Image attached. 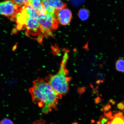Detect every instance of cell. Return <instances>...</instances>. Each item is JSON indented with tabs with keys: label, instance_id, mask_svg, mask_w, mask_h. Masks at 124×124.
<instances>
[{
	"label": "cell",
	"instance_id": "19",
	"mask_svg": "<svg viewBox=\"0 0 124 124\" xmlns=\"http://www.w3.org/2000/svg\"><path fill=\"white\" fill-rule=\"evenodd\" d=\"M108 103H109L108 104L111 103H112V104L113 105L116 104V102L115 101H114L112 99H110V100L108 101Z\"/></svg>",
	"mask_w": 124,
	"mask_h": 124
},
{
	"label": "cell",
	"instance_id": "4",
	"mask_svg": "<svg viewBox=\"0 0 124 124\" xmlns=\"http://www.w3.org/2000/svg\"><path fill=\"white\" fill-rule=\"evenodd\" d=\"M38 20L41 26L43 37H54L53 32L58 29V22L55 15L46 13L38 15Z\"/></svg>",
	"mask_w": 124,
	"mask_h": 124
},
{
	"label": "cell",
	"instance_id": "25",
	"mask_svg": "<svg viewBox=\"0 0 124 124\" xmlns=\"http://www.w3.org/2000/svg\"></svg>",
	"mask_w": 124,
	"mask_h": 124
},
{
	"label": "cell",
	"instance_id": "8",
	"mask_svg": "<svg viewBox=\"0 0 124 124\" xmlns=\"http://www.w3.org/2000/svg\"><path fill=\"white\" fill-rule=\"evenodd\" d=\"M49 4L55 10H60L66 8L67 5L62 0H47Z\"/></svg>",
	"mask_w": 124,
	"mask_h": 124
},
{
	"label": "cell",
	"instance_id": "20",
	"mask_svg": "<svg viewBox=\"0 0 124 124\" xmlns=\"http://www.w3.org/2000/svg\"><path fill=\"white\" fill-rule=\"evenodd\" d=\"M85 89L83 88H81L79 90L78 92L80 94H81L85 92Z\"/></svg>",
	"mask_w": 124,
	"mask_h": 124
},
{
	"label": "cell",
	"instance_id": "15",
	"mask_svg": "<svg viewBox=\"0 0 124 124\" xmlns=\"http://www.w3.org/2000/svg\"><path fill=\"white\" fill-rule=\"evenodd\" d=\"M0 124H14L12 121L8 118H4L0 122Z\"/></svg>",
	"mask_w": 124,
	"mask_h": 124
},
{
	"label": "cell",
	"instance_id": "13",
	"mask_svg": "<svg viewBox=\"0 0 124 124\" xmlns=\"http://www.w3.org/2000/svg\"><path fill=\"white\" fill-rule=\"evenodd\" d=\"M21 8L29 4L27 0H11Z\"/></svg>",
	"mask_w": 124,
	"mask_h": 124
},
{
	"label": "cell",
	"instance_id": "12",
	"mask_svg": "<svg viewBox=\"0 0 124 124\" xmlns=\"http://www.w3.org/2000/svg\"><path fill=\"white\" fill-rule=\"evenodd\" d=\"M116 70L119 72H124V60L122 59H119L116 63Z\"/></svg>",
	"mask_w": 124,
	"mask_h": 124
},
{
	"label": "cell",
	"instance_id": "16",
	"mask_svg": "<svg viewBox=\"0 0 124 124\" xmlns=\"http://www.w3.org/2000/svg\"><path fill=\"white\" fill-rule=\"evenodd\" d=\"M117 107L118 109L121 110H124V102H121L118 104Z\"/></svg>",
	"mask_w": 124,
	"mask_h": 124
},
{
	"label": "cell",
	"instance_id": "1",
	"mask_svg": "<svg viewBox=\"0 0 124 124\" xmlns=\"http://www.w3.org/2000/svg\"><path fill=\"white\" fill-rule=\"evenodd\" d=\"M29 89L32 101L37 104L44 113H47L57 108L59 99L62 96L54 90L47 80L37 78Z\"/></svg>",
	"mask_w": 124,
	"mask_h": 124
},
{
	"label": "cell",
	"instance_id": "18",
	"mask_svg": "<svg viewBox=\"0 0 124 124\" xmlns=\"http://www.w3.org/2000/svg\"><path fill=\"white\" fill-rule=\"evenodd\" d=\"M101 102V99L100 97H97L95 99L94 102L96 104H98L99 103Z\"/></svg>",
	"mask_w": 124,
	"mask_h": 124
},
{
	"label": "cell",
	"instance_id": "14",
	"mask_svg": "<svg viewBox=\"0 0 124 124\" xmlns=\"http://www.w3.org/2000/svg\"><path fill=\"white\" fill-rule=\"evenodd\" d=\"M109 118L106 116L103 115L101 116L99 118L101 124H107L109 120Z\"/></svg>",
	"mask_w": 124,
	"mask_h": 124
},
{
	"label": "cell",
	"instance_id": "7",
	"mask_svg": "<svg viewBox=\"0 0 124 124\" xmlns=\"http://www.w3.org/2000/svg\"><path fill=\"white\" fill-rule=\"evenodd\" d=\"M28 2L38 13V15L45 14L46 12L41 0H27Z\"/></svg>",
	"mask_w": 124,
	"mask_h": 124
},
{
	"label": "cell",
	"instance_id": "6",
	"mask_svg": "<svg viewBox=\"0 0 124 124\" xmlns=\"http://www.w3.org/2000/svg\"><path fill=\"white\" fill-rule=\"evenodd\" d=\"M55 15L58 23L64 26L69 25L72 18V12L69 9L66 8L55 10Z\"/></svg>",
	"mask_w": 124,
	"mask_h": 124
},
{
	"label": "cell",
	"instance_id": "17",
	"mask_svg": "<svg viewBox=\"0 0 124 124\" xmlns=\"http://www.w3.org/2000/svg\"><path fill=\"white\" fill-rule=\"evenodd\" d=\"M111 108V105L108 103L104 106L103 108V109L104 110V111H105V112H106V111H109V109H110Z\"/></svg>",
	"mask_w": 124,
	"mask_h": 124
},
{
	"label": "cell",
	"instance_id": "10",
	"mask_svg": "<svg viewBox=\"0 0 124 124\" xmlns=\"http://www.w3.org/2000/svg\"><path fill=\"white\" fill-rule=\"evenodd\" d=\"M42 3L46 13L53 15H55V10L49 4L47 0H41Z\"/></svg>",
	"mask_w": 124,
	"mask_h": 124
},
{
	"label": "cell",
	"instance_id": "2",
	"mask_svg": "<svg viewBox=\"0 0 124 124\" xmlns=\"http://www.w3.org/2000/svg\"><path fill=\"white\" fill-rule=\"evenodd\" d=\"M38 14L29 4L20 8L17 13L15 20L16 29L26 30V34L29 36L38 37L41 42L43 36L42 31L38 20Z\"/></svg>",
	"mask_w": 124,
	"mask_h": 124
},
{
	"label": "cell",
	"instance_id": "21",
	"mask_svg": "<svg viewBox=\"0 0 124 124\" xmlns=\"http://www.w3.org/2000/svg\"><path fill=\"white\" fill-rule=\"evenodd\" d=\"M98 93V91L96 89H94L92 91V94H94V95L96 94H97Z\"/></svg>",
	"mask_w": 124,
	"mask_h": 124
},
{
	"label": "cell",
	"instance_id": "5",
	"mask_svg": "<svg viewBox=\"0 0 124 124\" xmlns=\"http://www.w3.org/2000/svg\"><path fill=\"white\" fill-rule=\"evenodd\" d=\"M19 7L13 1L7 0L0 3V15L7 16L12 21L15 20Z\"/></svg>",
	"mask_w": 124,
	"mask_h": 124
},
{
	"label": "cell",
	"instance_id": "9",
	"mask_svg": "<svg viewBox=\"0 0 124 124\" xmlns=\"http://www.w3.org/2000/svg\"><path fill=\"white\" fill-rule=\"evenodd\" d=\"M110 124H124V117L123 114L120 112L116 113Z\"/></svg>",
	"mask_w": 124,
	"mask_h": 124
},
{
	"label": "cell",
	"instance_id": "11",
	"mask_svg": "<svg viewBox=\"0 0 124 124\" xmlns=\"http://www.w3.org/2000/svg\"><path fill=\"white\" fill-rule=\"evenodd\" d=\"M90 15L89 12L87 9L83 8L79 11L78 15L80 19L83 21H86L89 18Z\"/></svg>",
	"mask_w": 124,
	"mask_h": 124
},
{
	"label": "cell",
	"instance_id": "3",
	"mask_svg": "<svg viewBox=\"0 0 124 124\" xmlns=\"http://www.w3.org/2000/svg\"><path fill=\"white\" fill-rule=\"evenodd\" d=\"M69 58L68 52L66 51L63 56L58 72L54 75L50 74L45 78L54 90L61 96L67 93L69 89L71 78L69 76V71L66 68Z\"/></svg>",
	"mask_w": 124,
	"mask_h": 124
},
{
	"label": "cell",
	"instance_id": "23",
	"mask_svg": "<svg viewBox=\"0 0 124 124\" xmlns=\"http://www.w3.org/2000/svg\"><path fill=\"white\" fill-rule=\"evenodd\" d=\"M91 122H92V123H94L95 122V121L94 120H91Z\"/></svg>",
	"mask_w": 124,
	"mask_h": 124
},
{
	"label": "cell",
	"instance_id": "22",
	"mask_svg": "<svg viewBox=\"0 0 124 124\" xmlns=\"http://www.w3.org/2000/svg\"><path fill=\"white\" fill-rule=\"evenodd\" d=\"M97 124H101V123L100 121H98L97 122Z\"/></svg>",
	"mask_w": 124,
	"mask_h": 124
},
{
	"label": "cell",
	"instance_id": "24",
	"mask_svg": "<svg viewBox=\"0 0 124 124\" xmlns=\"http://www.w3.org/2000/svg\"><path fill=\"white\" fill-rule=\"evenodd\" d=\"M101 111H102V112H103V111H104V110L103 108H102L101 109Z\"/></svg>",
	"mask_w": 124,
	"mask_h": 124
}]
</instances>
